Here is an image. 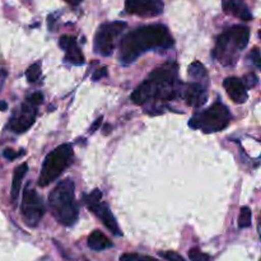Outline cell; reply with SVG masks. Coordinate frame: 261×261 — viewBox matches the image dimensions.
I'll list each match as a JSON object with an SVG mask.
<instances>
[{"label":"cell","mask_w":261,"mask_h":261,"mask_svg":"<svg viewBox=\"0 0 261 261\" xmlns=\"http://www.w3.org/2000/svg\"><path fill=\"white\" fill-rule=\"evenodd\" d=\"M173 46L172 36L163 24L139 27L124 36L120 42V60L124 64L133 63L143 53L154 48H170Z\"/></svg>","instance_id":"6da1fadb"},{"label":"cell","mask_w":261,"mask_h":261,"mask_svg":"<svg viewBox=\"0 0 261 261\" xmlns=\"http://www.w3.org/2000/svg\"><path fill=\"white\" fill-rule=\"evenodd\" d=\"M177 74L178 66L176 63H167L154 69L133 92L132 101L135 105H145L155 99H173L178 94Z\"/></svg>","instance_id":"7a4b0ae2"},{"label":"cell","mask_w":261,"mask_h":261,"mask_svg":"<svg viewBox=\"0 0 261 261\" xmlns=\"http://www.w3.org/2000/svg\"><path fill=\"white\" fill-rule=\"evenodd\" d=\"M75 185L71 180H63L48 196V208L54 218L63 226H71L78 221L79 206L75 201Z\"/></svg>","instance_id":"3957f363"},{"label":"cell","mask_w":261,"mask_h":261,"mask_svg":"<svg viewBox=\"0 0 261 261\" xmlns=\"http://www.w3.org/2000/svg\"><path fill=\"white\" fill-rule=\"evenodd\" d=\"M250 30L245 25H233L222 33L217 40L213 56L223 65H233L237 54L249 43Z\"/></svg>","instance_id":"277c9868"},{"label":"cell","mask_w":261,"mask_h":261,"mask_svg":"<svg viewBox=\"0 0 261 261\" xmlns=\"http://www.w3.org/2000/svg\"><path fill=\"white\" fill-rule=\"evenodd\" d=\"M73 157L74 153L70 144H61L48 153L41 168L40 177L37 181L38 185L45 188L54 182L70 166Z\"/></svg>","instance_id":"5b68a950"},{"label":"cell","mask_w":261,"mask_h":261,"mask_svg":"<svg viewBox=\"0 0 261 261\" xmlns=\"http://www.w3.org/2000/svg\"><path fill=\"white\" fill-rule=\"evenodd\" d=\"M231 114L228 109L221 102H216L209 109L198 112L191 117L190 125L193 129L201 130L205 134L224 130L231 122Z\"/></svg>","instance_id":"8992f818"},{"label":"cell","mask_w":261,"mask_h":261,"mask_svg":"<svg viewBox=\"0 0 261 261\" xmlns=\"http://www.w3.org/2000/svg\"><path fill=\"white\" fill-rule=\"evenodd\" d=\"M126 30L125 22L103 23L94 36V51L102 56H111L119 36Z\"/></svg>","instance_id":"52a82bcc"},{"label":"cell","mask_w":261,"mask_h":261,"mask_svg":"<svg viewBox=\"0 0 261 261\" xmlns=\"http://www.w3.org/2000/svg\"><path fill=\"white\" fill-rule=\"evenodd\" d=\"M20 212H22L23 222L30 227L37 226L45 214V205H43L42 199L36 193V190H33L30 186H27L23 193Z\"/></svg>","instance_id":"ba28073f"},{"label":"cell","mask_w":261,"mask_h":261,"mask_svg":"<svg viewBox=\"0 0 261 261\" xmlns=\"http://www.w3.org/2000/svg\"><path fill=\"white\" fill-rule=\"evenodd\" d=\"M101 199L102 193L98 189H96V190L92 191V193L86 198L87 206H88L89 211L93 212V213L101 219L102 223L105 224V227H106L112 234H115V236H122V232L121 229H120L119 224H117L116 219L112 216L109 206H107L103 201H101Z\"/></svg>","instance_id":"9c48e42d"},{"label":"cell","mask_w":261,"mask_h":261,"mask_svg":"<svg viewBox=\"0 0 261 261\" xmlns=\"http://www.w3.org/2000/svg\"><path fill=\"white\" fill-rule=\"evenodd\" d=\"M36 116H37V106L25 99L24 103L19 109L15 110L14 115L10 119L9 129L18 134L27 132L35 122Z\"/></svg>","instance_id":"30bf717a"},{"label":"cell","mask_w":261,"mask_h":261,"mask_svg":"<svg viewBox=\"0 0 261 261\" xmlns=\"http://www.w3.org/2000/svg\"><path fill=\"white\" fill-rule=\"evenodd\" d=\"M163 0H125V10L139 17H157L162 14Z\"/></svg>","instance_id":"8fae6325"},{"label":"cell","mask_w":261,"mask_h":261,"mask_svg":"<svg viewBox=\"0 0 261 261\" xmlns=\"http://www.w3.org/2000/svg\"><path fill=\"white\" fill-rule=\"evenodd\" d=\"M60 47L65 51V60L73 65H82L84 64V56L76 45V38L74 36L64 35L59 41Z\"/></svg>","instance_id":"7c38bea8"},{"label":"cell","mask_w":261,"mask_h":261,"mask_svg":"<svg viewBox=\"0 0 261 261\" xmlns=\"http://www.w3.org/2000/svg\"><path fill=\"white\" fill-rule=\"evenodd\" d=\"M182 96L185 98L186 103L191 107H200L208 99V93H206L205 86L201 83H190L185 86L182 92Z\"/></svg>","instance_id":"4fadbf2b"},{"label":"cell","mask_w":261,"mask_h":261,"mask_svg":"<svg viewBox=\"0 0 261 261\" xmlns=\"http://www.w3.org/2000/svg\"><path fill=\"white\" fill-rule=\"evenodd\" d=\"M223 86L231 99L236 103H244L247 99V88L242 79L236 76H228L224 79Z\"/></svg>","instance_id":"5bb4252c"},{"label":"cell","mask_w":261,"mask_h":261,"mask_svg":"<svg viewBox=\"0 0 261 261\" xmlns=\"http://www.w3.org/2000/svg\"><path fill=\"white\" fill-rule=\"evenodd\" d=\"M222 5H223V10L227 14H232L233 17L242 20L252 19V14L245 0H223Z\"/></svg>","instance_id":"9a60e30c"},{"label":"cell","mask_w":261,"mask_h":261,"mask_svg":"<svg viewBox=\"0 0 261 261\" xmlns=\"http://www.w3.org/2000/svg\"><path fill=\"white\" fill-rule=\"evenodd\" d=\"M88 247L93 251H102L112 247V242L101 231H93L88 237Z\"/></svg>","instance_id":"2e32d148"},{"label":"cell","mask_w":261,"mask_h":261,"mask_svg":"<svg viewBox=\"0 0 261 261\" xmlns=\"http://www.w3.org/2000/svg\"><path fill=\"white\" fill-rule=\"evenodd\" d=\"M27 171H28L27 163H22V165H19L14 170V175H13V181H12V190H10V196H12L13 201L17 200L18 195H19L23 177L25 176Z\"/></svg>","instance_id":"e0dca14e"},{"label":"cell","mask_w":261,"mask_h":261,"mask_svg":"<svg viewBox=\"0 0 261 261\" xmlns=\"http://www.w3.org/2000/svg\"><path fill=\"white\" fill-rule=\"evenodd\" d=\"M189 75L193 79H195V81H198V83L204 82L206 84V81H208V74H206L205 66L201 63H199V61H194L189 66Z\"/></svg>","instance_id":"ac0fdd59"},{"label":"cell","mask_w":261,"mask_h":261,"mask_svg":"<svg viewBox=\"0 0 261 261\" xmlns=\"http://www.w3.org/2000/svg\"><path fill=\"white\" fill-rule=\"evenodd\" d=\"M252 222V212L249 206H242L239 216V227L240 228H249Z\"/></svg>","instance_id":"d6986e66"},{"label":"cell","mask_w":261,"mask_h":261,"mask_svg":"<svg viewBox=\"0 0 261 261\" xmlns=\"http://www.w3.org/2000/svg\"><path fill=\"white\" fill-rule=\"evenodd\" d=\"M41 75V64L40 63H36L33 65H31L30 68L27 69L25 71V76H27L28 82L30 83H35V82L38 81Z\"/></svg>","instance_id":"ffe728a7"},{"label":"cell","mask_w":261,"mask_h":261,"mask_svg":"<svg viewBox=\"0 0 261 261\" xmlns=\"http://www.w3.org/2000/svg\"><path fill=\"white\" fill-rule=\"evenodd\" d=\"M189 257L191 261H211V256L200 251V249H198V247H194L189 251Z\"/></svg>","instance_id":"44dd1931"},{"label":"cell","mask_w":261,"mask_h":261,"mask_svg":"<svg viewBox=\"0 0 261 261\" xmlns=\"http://www.w3.org/2000/svg\"><path fill=\"white\" fill-rule=\"evenodd\" d=\"M161 255H162V256L165 257L167 261H186L180 254H177V252H175V251L161 252Z\"/></svg>","instance_id":"7402d4cb"},{"label":"cell","mask_w":261,"mask_h":261,"mask_svg":"<svg viewBox=\"0 0 261 261\" xmlns=\"http://www.w3.org/2000/svg\"><path fill=\"white\" fill-rule=\"evenodd\" d=\"M242 82L245 83L246 88H250V87H255L257 84V76L255 75L254 73L247 74V75L245 76L244 79H242Z\"/></svg>","instance_id":"603a6c76"},{"label":"cell","mask_w":261,"mask_h":261,"mask_svg":"<svg viewBox=\"0 0 261 261\" xmlns=\"http://www.w3.org/2000/svg\"><path fill=\"white\" fill-rule=\"evenodd\" d=\"M3 154H4V157L7 158V160L14 161V160H17L18 157H20V155L24 154V150H20V153H17V152H14L13 149H9V148H7V149L4 150V153H3Z\"/></svg>","instance_id":"cb8c5ba5"},{"label":"cell","mask_w":261,"mask_h":261,"mask_svg":"<svg viewBox=\"0 0 261 261\" xmlns=\"http://www.w3.org/2000/svg\"><path fill=\"white\" fill-rule=\"evenodd\" d=\"M250 59H251L252 63L255 64V66H256L257 69L261 68V64H260L261 58H260V51H259V48L256 47V48H254V50L251 51V54H250Z\"/></svg>","instance_id":"d4e9b609"},{"label":"cell","mask_w":261,"mask_h":261,"mask_svg":"<svg viewBox=\"0 0 261 261\" xmlns=\"http://www.w3.org/2000/svg\"><path fill=\"white\" fill-rule=\"evenodd\" d=\"M27 101H30L31 103H33L35 106H40L43 101V97H42V94L38 93V92H36V93H32L30 97H28Z\"/></svg>","instance_id":"484cf974"},{"label":"cell","mask_w":261,"mask_h":261,"mask_svg":"<svg viewBox=\"0 0 261 261\" xmlns=\"http://www.w3.org/2000/svg\"><path fill=\"white\" fill-rule=\"evenodd\" d=\"M107 75V68L106 66H101V68L96 69V71L93 73V75H92V79L93 81H99L101 78H103V76Z\"/></svg>","instance_id":"4316f807"},{"label":"cell","mask_w":261,"mask_h":261,"mask_svg":"<svg viewBox=\"0 0 261 261\" xmlns=\"http://www.w3.org/2000/svg\"><path fill=\"white\" fill-rule=\"evenodd\" d=\"M138 254H124L120 257V261H137Z\"/></svg>","instance_id":"83f0119b"},{"label":"cell","mask_w":261,"mask_h":261,"mask_svg":"<svg viewBox=\"0 0 261 261\" xmlns=\"http://www.w3.org/2000/svg\"><path fill=\"white\" fill-rule=\"evenodd\" d=\"M102 120H103V117L101 116V117H98V119H97L96 121H94V124L91 126V133H94L97 129H98L99 125H101V122H102Z\"/></svg>","instance_id":"f1b7e54d"},{"label":"cell","mask_w":261,"mask_h":261,"mask_svg":"<svg viewBox=\"0 0 261 261\" xmlns=\"http://www.w3.org/2000/svg\"><path fill=\"white\" fill-rule=\"evenodd\" d=\"M137 261H160L152 256H147V255H138Z\"/></svg>","instance_id":"f546056e"},{"label":"cell","mask_w":261,"mask_h":261,"mask_svg":"<svg viewBox=\"0 0 261 261\" xmlns=\"http://www.w3.org/2000/svg\"><path fill=\"white\" fill-rule=\"evenodd\" d=\"M65 2L69 3L70 5H78V4H81L83 0H65Z\"/></svg>","instance_id":"4dcf8cb0"},{"label":"cell","mask_w":261,"mask_h":261,"mask_svg":"<svg viewBox=\"0 0 261 261\" xmlns=\"http://www.w3.org/2000/svg\"><path fill=\"white\" fill-rule=\"evenodd\" d=\"M7 103H5L4 101H0V111H4V110H7Z\"/></svg>","instance_id":"1f68e13d"}]
</instances>
